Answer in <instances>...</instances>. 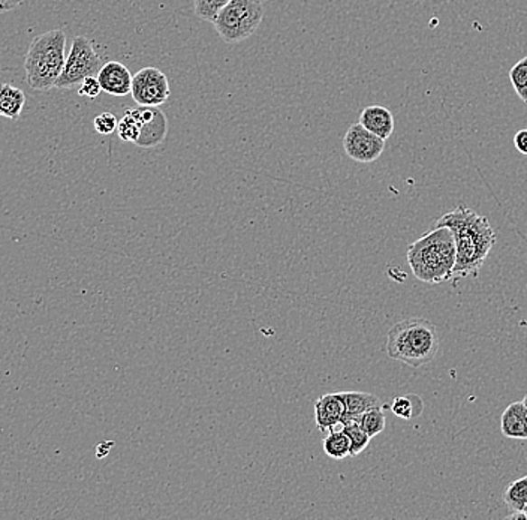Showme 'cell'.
Masks as SVG:
<instances>
[{
  "instance_id": "cell-1",
  "label": "cell",
  "mask_w": 527,
  "mask_h": 520,
  "mask_svg": "<svg viewBox=\"0 0 527 520\" xmlns=\"http://www.w3.org/2000/svg\"><path fill=\"white\" fill-rule=\"evenodd\" d=\"M436 227H447L453 232L457 251L453 280L478 275L496 243V234L488 219L462 204L440 216Z\"/></svg>"
},
{
  "instance_id": "cell-2",
  "label": "cell",
  "mask_w": 527,
  "mask_h": 520,
  "mask_svg": "<svg viewBox=\"0 0 527 520\" xmlns=\"http://www.w3.org/2000/svg\"><path fill=\"white\" fill-rule=\"evenodd\" d=\"M456 241L447 227H436L415 241L408 250V262L417 279L426 284H442L454 278Z\"/></svg>"
},
{
  "instance_id": "cell-3",
  "label": "cell",
  "mask_w": 527,
  "mask_h": 520,
  "mask_svg": "<svg viewBox=\"0 0 527 520\" xmlns=\"http://www.w3.org/2000/svg\"><path fill=\"white\" fill-rule=\"evenodd\" d=\"M439 346V332L435 324L428 319L408 318L390 328L385 348L388 357L419 367L435 359Z\"/></svg>"
},
{
  "instance_id": "cell-4",
  "label": "cell",
  "mask_w": 527,
  "mask_h": 520,
  "mask_svg": "<svg viewBox=\"0 0 527 520\" xmlns=\"http://www.w3.org/2000/svg\"><path fill=\"white\" fill-rule=\"evenodd\" d=\"M66 33L52 29L32 40L27 50L24 71L26 81L33 90H50L56 88L66 61Z\"/></svg>"
},
{
  "instance_id": "cell-5",
  "label": "cell",
  "mask_w": 527,
  "mask_h": 520,
  "mask_svg": "<svg viewBox=\"0 0 527 520\" xmlns=\"http://www.w3.org/2000/svg\"><path fill=\"white\" fill-rule=\"evenodd\" d=\"M264 18L261 0H230L213 22L223 43L239 44L258 31Z\"/></svg>"
},
{
  "instance_id": "cell-6",
  "label": "cell",
  "mask_w": 527,
  "mask_h": 520,
  "mask_svg": "<svg viewBox=\"0 0 527 520\" xmlns=\"http://www.w3.org/2000/svg\"><path fill=\"white\" fill-rule=\"evenodd\" d=\"M102 65L104 63L93 49L92 41L86 36H75L70 54L66 56L63 71L57 80L56 89L80 86L88 77H96Z\"/></svg>"
},
{
  "instance_id": "cell-7",
  "label": "cell",
  "mask_w": 527,
  "mask_h": 520,
  "mask_svg": "<svg viewBox=\"0 0 527 520\" xmlns=\"http://www.w3.org/2000/svg\"><path fill=\"white\" fill-rule=\"evenodd\" d=\"M131 95L141 107H159L170 99V81L161 70L147 66L134 75Z\"/></svg>"
},
{
  "instance_id": "cell-8",
  "label": "cell",
  "mask_w": 527,
  "mask_h": 520,
  "mask_svg": "<svg viewBox=\"0 0 527 520\" xmlns=\"http://www.w3.org/2000/svg\"><path fill=\"white\" fill-rule=\"evenodd\" d=\"M343 149L353 161L371 164L383 154L385 140L366 129L362 123H353L344 134Z\"/></svg>"
},
{
  "instance_id": "cell-9",
  "label": "cell",
  "mask_w": 527,
  "mask_h": 520,
  "mask_svg": "<svg viewBox=\"0 0 527 520\" xmlns=\"http://www.w3.org/2000/svg\"><path fill=\"white\" fill-rule=\"evenodd\" d=\"M168 118L157 107H143V127L136 145L141 149H153L165 140Z\"/></svg>"
},
{
  "instance_id": "cell-10",
  "label": "cell",
  "mask_w": 527,
  "mask_h": 520,
  "mask_svg": "<svg viewBox=\"0 0 527 520\" xmlns=\"http://www.w3.org/2000/svg\"><path fill=\"white\" fill-rule=\"evenodd\" d=\"M134 75L120 61H107L98 72L100 88L113 97H127L132 90Z\"/></svg>"
},
{
  "instance_id": "cell-11",
  "label": "cell",
  "mask_w": 527,
  "mask_h": 520,
  "mask_svg": "<svg viewBox=\"0 0 527 520\" xmlns=\"http://www.w3.org/2000/svg\"><path fill=\"white\" fill-rule=\"evenodd\" d=\"M344 407L337 393L324 394L315 403V420L321 432H330L343 421Z\"/></svg>"
},
{
  "instance_id": "cell-12",
  "label": "cell",
  "mask_w": 527,
  "mask_h": 520,
  "mask_svg": "<svg viewBox=\"0 0 527 520\" xmlns=\"http://www.w3.org/2000/svg\"><path fill=\"white\" fill-rule=\"evenodd\" d=\"M360 123L382 140L390 138L394 131V116L390 109L381 105H371L362 109Z\"/></svg>"
},
{
  "instance_id": "cell-13",
  "label": "cell",
  "mask_w": 527,
  "mask_h": 520,
  "mask_svg": "<svg viewBox=\"0 0 527 520\" xmlns=\"http://www.w3.org/2000/svg\"><path fill=\"white\" fill-rule=\"evenodd\" d=\"M501 432L511 440H527V408L523 401L506 407L502 414Z\"/></svg>"
},
{
  "instance_id": "cell-14",
  "label": "cell",
  "mask_w": 527,
  "mask_h": 520,
  "mask_svg": "<svg viewBox=\"0 0 527 520\" xmlns=\"http://www.w3.org/2000/svg\"><path fill=\"white\" fill-rule=\"evenodd\" d=\"M337 394L343 402V421L358 419L372 408L382 407V402L378 396L366 393V392H339Z\"/></svg>"
},
{
  "instance_id": "cell-15",
  "label": "cell",
  "mask_w": 527,
  "mask_h": 520,
  "mask_svg": "<svg viewBox=\"0 0 527 520\" xmlns=\"http://www.w3.org/2000/svg\"><path fill=\"white\" fill-rule=\"evenodd\" d=\"M26 105V95L13 84H0V118L17 120Z\"/></svg>"
},
{
  "instance_id": "cell-16",
  "label": "cell",
  "mask_w": 527,
  "mask_h": 520,
  "mask_svg": "<svg viewBox=\"0 0 527 520\" xmlns=\"http://www.w3.org/2000/svg\"><path fill=\"white\" fill-rule=\"evenodd\" d=\"M143 127V107L138 109H127L123 118L118 120V134L120 140L127 143H136L140 137Z\"/></svg>"
},
{
  "instance_id": "cell-17",
  "label": "cell",
  "mask_w": 527,
  "mask_h": 520,
  "mask_svg": "<svg viewBox=\"0 0 527 520\" xmlns=\"http://www.w3.org/2000/svg\"><path fill=\"white\" fill-rule=\"evenodd\" d=\"M324 451L332 459L343 460L351 458V441L343 429L330 430L324 438Z\"/></svg>"
},
{
  "instance_id": "cell-18",
  "label": "cell",
  "mask_w": 527,
  "mask_h": 520,
  "mask_svg": "<svg viewBox=\"0 0 527 520\" xmlns=\"http://www.w3.org/2000/svg\"><path fill=\"white\" fill-rule=\"evenodd\" d=\"M502 499L513 512H527V476L510 483Z\"/></svg>"
},
{
  "instance_id": "cell-19",
  "label": "cell",
  "mask_w": 527,
  "mask_h": 520,
  "mask_svg": "<svg viewBox=\"0 0 527 520\" xmlns=\"http://www.w3.org/2000/svg\"><path fill=\"white\" fill-rule=\"evenodd\" d=\"M424 410L423 399L417 394H405L394 399L391 403V411L397 417L405 420H412L421 416Z\"/></svg>"
},
{
  "instance_id": "cell-20",
  "label": "cell",
  "mask_w": 527,
  "mask_h": 520,
  "mask_svg": "<svg viewBox=\"0 0 527 520\" xmlns=\"http://www.w3.org/2000/svg\"><path fill=\"white\" fill-rule=\"evenodd\" d=\"M342 426L351 441V458H355L366 450L372 438L367 435L366 430L360 426L357 420H346Z\"/></svg>"
},
{
  "instance_id": "cell-21",
  "label": "cell",
  "mask_w": 527,
  "mask_h": 520,
  "mask_svg": "<svg viewBox=\"0 0 527 520\" xmlns=\"http://www.w3.org/2000/svg\"><path fill=\"white\" fill-rule=\"evenodd\" d=\"M355 420H357L360 426L366 430L367 435L371 438H375L376 435L383 432L385 423H387L382 407L372 408V410L364 412V414H362V416Z\"/></svg>"
},
{
  "instance_id": "cell-22",
  "label": "cell",
  "mask_w": 527,
  "mask_h": 520,
  "mask_svg": "<svg viewBox=\"0 0 527 520\" xmlns=\"http://www.w3.org/2000/svg\"><path fill=\"white\" fill-rule=\"evenodd\" d=\"M510 80L515 93L527 104V57H523L511 68Z\"/></svg>"
},
{
  "instance_id": "cell-23",
  "label": "cell",
  "mask_w": 527,
  "mask_h": 520,
  "mask_svg": "<svg viewBox=\"0 0 527 520\" xmlns=\"http://www.w3.org/2000/svg\"><path fill=\"white\" fill-rule=\"evenodd\" d=\"M230 0H193L195 15L204 22L213 23Z\"/></svg>"
},
{
  "instance_id": "cell-24",
  "label": "cell",
  "mask_w": 527,
  "mask_h": 520,
  "mask_svg": "<svg viewBox=\"0 0 527 520\" xmlns=\"http://www.w3.org/2000/svg\"><path fill=\"white\" fill-rule=\"evenodd\" d=\"M118 120L113 113H102L96 116L93 120V128L100 136H111L118 131Z\"/></svg>"
},
{
  "instance_id": "cell-25",
  "label": "cell",
  "mask_w": 527,
  "mask_h": 520,
  "mask_svg": "<svg viewBox=\"0 0 527 520\" xmlns=\"http://www.w3.org/2000/svg\"><path fill=\"white\" fill-rule=\"evenodd\" d=\"M100 92H104V90H102V88H100L98 75H96V77H88V79L83 80V83L80 84V97H86L90 98V99H95V98L99 97Z\"/></svg>"
},
{
  "instance_id": "cell-26",
  "label": "cell",
  "mask_w": 527,
  "mask_h": 520,
  "mask_svg": "<svg viewBox=\"0 0 527 520\" xmlns=\"http://www.w3.org/2000/svg\"><path fill=\"white\" fill-rule=\"evenodd\" d=\"M515 149L527 156V129H520L514 137Z\"/></svg>"
},
{
  "instance_id": "cell-27",
  "label": "cell",
  "mask_w": 527,
  "mask_h": 520,
  "mask_svg": "<svg viewBox=\"0 0 527 520\" xmlns=\"http://www.w3.org/2000/svg\"><path fill=\"white\" fill-rule=\"evenodd\" d=\"M23 4V0H0V14L8 13Z\"/></svg>"
},
{
  "instance_id": "cell-28",
  "label": "cell",
  "mask_w": 527,
  "mask_h": 520,
  "mask_svg": "<svg viewBox=\"0 0 527 520\" xmlns=\"http://www.w3.org/2000/svg\"><path fill=\"white\" fill-rule=\"evenodd\" d=\"M510 520H527V512H513L510 516H506Z\"/></svg>"
},
{
  "instance_id": "cell-29",
  "label": "cell",
  "mask_w": 527,
  "mask_h": 520,
  "mask_svg": "<svg viewBox=\"0 0 527 520\" xmlns=\"http://www.w3.org/2000/svg\"><path fill=\"white\" fill-rule=\"evenodd\" d=\"M523 403H524V405H526V408H527V394H526V396H524Z\"/></svg>"
}]
</instances>
